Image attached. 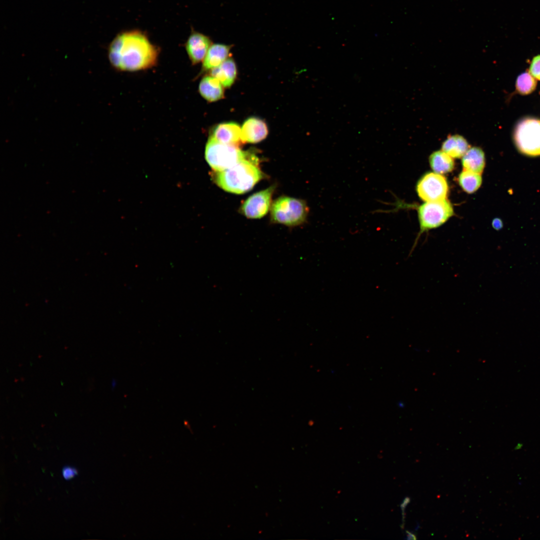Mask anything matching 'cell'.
I'll return each instance as SVG.
<instances>
[{
    "label": "cell",
    "mask_w": 540,
    "mask_h": 540,
    "mask_svg": "<svg viewBox=\"0 0 540 540\" xmlns=\"http://www.w3.org/2000/svg\"><path fill=\"white\" fill-rule=\"evenodd\" d=\"M158 52V48L144 32L134 30L122 32L115 37L108 47V56L114 68L134 72L154 66Z\"/></svg>",
    "instance_id": "6da1fadb"
},
{
    "label": "cell",
    "mask_w": 540,
    "mask_h": 540,
    "mask_svg": "<svg viewBox=\"0 0 540 540\" xmlns=\"http://www.w3.org/2000/svg\"><path fill=\"white\" fill-rule=\"evenodd\" d=\"M248 157L228 169L215 172L214 180L216 184L225 191L236 194L251 190L264 174L258 168L256 159Z\"/></svg>",
    "instance_id": "7a4b0ae2"
},
{
    "label": "cell",
    "mask_w": 540,
    "mask_h": 540,
    "mask_svg": "<svg viewBox=\"0 0 540 540\" xmlns=\"http://www.w3.org/2000/svg\"><path fill=\"white\" fill-rule=\"evenodd\" d=\"M309 210L304 200L282 196L276 199L272 204L270 218L274 222L295 226L306 221Z\"/></svg>",
    "instance_id": "3957f363"
},
{
    "label": "cell",
    "mask_w": 540,
    "mask_h": 540,
    "mask_svg": "<svg viewBox=\"0 0 540 540\" xmlns=\"http://www.w3.org/2000/svg\"><path fill=\"white\" fill-rule=\"evenodd\" d=\"M248 156V153L242 151L239 146L220 142L212 136L206 146V160L214 172L228 169Z\"/></svg>",
    "instance_id": "277c9868"
},
{
    "label": "cell",
    "mask_w": 540,
    "mask_h": 540,
    "mask_svg": "<svg viewBox=\"0 0 540 540\" xmlns=\"http://www.w3.org/2000/svg\"><path fill=\"white\" fill-rule=\"evenodd\" d=\"M514 139L517 148L524 154L540 156V120L526 118L516 124Z\"/></svg>",
    "instance_id": "5b68a950"
},
{
    "label": "cell",
    "mask_w": 540,
    "mask_h": 540,
    "mask_svg": "<svg viewBox=\"0 0 540 540\" xmlns=\"http://www.w3.org/2000/svg\"><path fill=\"white\" fill-rule=\"evenodd\" d=\"M418 212L420 235L424 231L440 226L454 214L453 207L446 199L426 202L418 207Z\"/></svg>",
    "instance_id": "8992f818"
},
{
    "label": "cell",
    "mask_w": 540,
    "mask_h": 540,
    "mask_svg": "<svg viewBox=\"0 0 540 540\" xmlns=\"http://www.w3.org/2000/svg\"><path fill=\"white\" fill-rule=\"evenodd\" d=\"M419 197L425 202L446 199L448 184L445 177L436 172H427L421 177L416 184Z\"/></svg>",
    "instance_id": "52a82bcc"
},
{
    "label": "cell",
    "mask_w": 540,
    "mask_h": 540,
    "mask_svg": "<svg viewBox=\"0 0 540 540\" xmlns=\"http://www.w3.org/2000/svg\"><path fill=\"white\" fill-rule=\"evenodd\" d=\"M275 189L272 186L248 197L240 208V212L249 218H260L271 207L272 198Z\"/></svg>",
    "instance_id": "ba28073f"
},
{
    "label": "cell",
    "mask_w": 540,
    "mask_h": 540,
    "mask_svg": "<svg viewBox=\"0 0 540 540\" xmlns=\"http://www.w3.org/2000/svg\"><path fill=\"white\" fill-rule=\"evenodd\" d=\"M212 42L210 38L202 33L192 30L185 47L188 57L193 64L204 60Z\"/></svg>",
    "instance_id": "9c48e42d"
},
{
    "label": "cell",
    "mask_w": 540,
    "mask_h": 540,
    "mask_svg": "<svg viewBox=\"0 0 540 540\" xmlns=\"http://www.w3.org/2000/svg\"><path fill=\"white\" fill-rule=\"evenodd\" d=\"M268 134V127L262 120L255 117L247 119L241 128L240 138L244 143H257L264 140Z\"/></svg>",
    "instance_id": "30bf717a"
},
{
    "label": "cell",
    "mask_w": 540,
    "mask_h": 540,
    "mask_svg": "<svg viewBox=\"0 0 540 540\" xmlns=\"http://www.w3.org/2000/svg\"><path fill=\"white\" fill-rule=\"evenodd\" d=\"M241 128L234 122H224L216 126L212 136L218 141L239 146L243 144L241 140Z\"/></svg>",
    "instance_id": "8fae6325"
},
{
    "label": "cell",
    "mask_w": 540,
    "mask_h": 540,
    "mask_svg": "<svg viewBox=\"0 0 540 540\" xmlns=\"http://www.w3.org/2000/svg\"><path fill=\"white\" fill-rule=\"evenodd\" d=\"M232 47V45L212 44L204 60L202 71L210 70L221 64L228 58Z\"/></svg>",
    "instance_id": "7c38bea8"
},
{
    "label": "cell",
    "mask_w": 540,
    "mask_h": 540,
    "mask_svg": "<svg viewBox=\"0 0 540 540\" xmlns=\"http://www.w3.org/2000/svg\"><path fill=\"white\" fill-rule=\"evenodd\" d=\"M222 85L216 78L212 76L204 77L201 80L198 90L201 96L206 100L213 102L224 97Z\"/></svg>",
    "instance_id": "4fadbf2b"
},
{
    "label": "cell",
    "mask_w": 540,
    "mask_h": 540,
    "mask_svg": "<svg viewBox=\"0 0 540 540\" xmlns=\"http://www.w3.org/2000/svg\"><path fill=\"white\" fill-rule=\"evenodd\" d=\"M210 72V76L218 79L225 88H229L233 84L237 73L235 62L232 58H228Z\"/></svg>",
    "instance_id": "5bb4252c"
},
{
    "label": "cell",
    "mask_w": 540,
    "mask_h": 540,
    "mask_svg": "<svg viewBox=\"0 0 540 540\" xmlns=\"http://www.w3.org/2000/svg\"><path fill=\"white\" fill-rule=\"evenodd\" d=\"M464 169L482 174L485 166L483 150L478 147L470 148L462 157Z\"/></svg>",
    "instance_id": "9a60e30c"
},
{
    "label": "cell",
    "mask_w": 540,
    "mask_h": 540,
    "mask_svg": "<svg viewBox=\"0 0 540 540\" xmlns=\"http://www.w3.org/2000/svg\"><path fill=\"white\" fill-rule=\"evenodd\" d=\"M469 148L466 140L458 134L448 136L442 146V150L452 158H462Z\"/></svg>",
    "instance_id": "2e32d148"
},
{
    "label": "cell",
    "mask_w": 540,
    "mask_h": 540,
    "mask_svg": "<svg viewBox=\"0 0 540 540\" xmlns=\"http://www.w3.org/2000/svg\"><path fill=\"white\" fill-rule=\"evenodd\" d=\"M429 162L433 171L440 174L452 172L454 166L452 158L442 150L432 152L429 157Z\"/></svg>",
    "instance_id": "e0dca14e"
},
{
    "label": "cell",
    "mask_w": 540,
    "mask_h": 540,
    "mask_svg": "<svg viewBox=\"0 0 540 540\" xmlns=\"http://www.w3.org/2000/svg\"><path fill=\"white\" fill-rule=\"evenodd\" d=\"M458 180L462 190L468 193H474L480 186L481 174L464 169L458 176Z\"/></svg>",
    "instance_id": "ac0fdd59"
},
{
    "label": "cell",
    "mask_w": 540,
    "mask_h": 540,
    "mask_svg": "<svg viewBox=\"0 0 540 540\" xmlns=\"http://www.w3.org/2000/svg\"><path fill=\"white\" fill-rule=\"evenodd\" d=\"M536 81L530 72L520 74L516 80V90L521 94L526 95L533 92L536 88Z\"/></svg>",
    "instance_id": "d6986e66"
},
{
    "label": "cell",
    "mask_w": 540,
    "mask_h": 540,
    "mask_svg": "<svg viewBox=\"0 0 540 540\" xmlns=\"http://www.w3.org/2000/svg\"><path fill=\"white\" fill-rule=\"evenodd\" d=\"M530 72L535 78L540 80V54L532 58L530 66Z\"/></svg>",
    "instance_id": "ffe728a7"
},
{
    "label": "cell",
    "mask_w": 540,
    "mask_h": 540,
    "mask_svg": "<svg viewBox=\"0 0 540 540\" xmlns=\"http://www.w3.org/2000/svg\"><path fill=\"white\" fill-rule=\"evenodd\" d=\"M62 474L65 480H69L78 474V470L76 468L67 466L63 468Z\"/></svg>",
    "instance_id": "44dd1931"
},
{
    "label": "cell",
    "mask_w": 540,
    "mask_h": 540,
    "mask_svg": "<svg viewBox=\"0 0 540 540\" xmlns=\"http://www.w3.org/2000/svg\"><path fill=\"white\" fill-rule=\"evenodd\" d=\"M492 226L496 230H500L502 228L503 223L500 219L496 218L493 220Z\"/></svg>",
    "instance_id": "7402d4cb"
},
{
    "label": "cell",
    "mask_w": 540,
    "mask_h": 540,
    "mask_svg": "<svg viewBox=\"0 0 540 540\" xmlns=\"http://www.w3.org/2000/svg\"><path fill=\"white\" fill-rule=\"evenodd\" d=\"M523 444H518L515 447V450H518L522 448Z\"/></svg>",
    "instance_id": "603a6c76"
},
{
    "label": "cell",
    "mask_w": 540,
    "mask_h": 540,
    "mask_svg": "<svg viewBox=\"0 0 540 540\" xmlns=\"http://www.w3.org/2000/svg\"><path fill=\"white\" fill-rule=\"evenodd\" d=\"M518 485H522V482L520 480L518 481Z\"/></svg>",
    "instance_id": "cb8c5ba5"
}]
</instances>
